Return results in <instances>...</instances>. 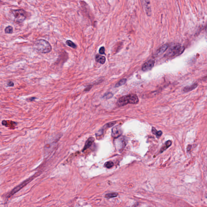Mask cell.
<instances>
[{"label": "cell", "instance_id": "obj_10", "mask_svg": "<svg viewBox=\"0 0 207 207\" xmlns=\"http://www.w3.org/2000/svg\"><path fill=\"white\" fill-rule=\"evenodd\" d=\"M168 47H169V45L168 44H165L162 46L157 51V52L155 53L156 55L157 56L162 54L163 53L166 51Z\"/></svg>", "mask_w": 207, "mask_h": 207}, {"label": "cell", "instance_id": "obj_14", "mask_svg": "<svg viewBox=\"0 0 207 207\" xmlns=\"http://www.w3.org/2000/svg\"><path fill=\"white\" fill-rule=\"evenodd\" d=\"M96 60L99 63L104 64L105 62L106 58L104 56L98 54L96 56Z\"/></svg>", "mask_w": 207, "mask_h": 207}, {"label": "cell", "instance_id": "obj_18", "mask_svg": "<svg viewBox=\"0 0 207 207\" xmlns=\"http://www.w3.org/2000/svg\"><path fill=\"white\" fill-rule=\"evenodd\" d=\"M127 81V80L126 79H122L120 81H118L115 85V87L116 88L120 86L121 85H123V84H124L126 83V82Z\"/></svg>", "mask_w": 207, "mask_h": 207}, {"label": "cell", "instance_id": "obj_16", "mask_svg": "<svg viewBox=\"0 0 207 207\" xmlns=\"http://www.w3.org/2000/svg\"><path fill=\"white\" fill-rule=\"evenodd\" d=\"M152 131L153 134L156 135L157 136H160L162 134V132L161 131H157L155 128H154V127H152Z\"/></svg>", "mask_w": 207, "mask_h": 207}, {"label": "cell", "instance_id": "obj_7", "mask_svg": "<svg viewBox=\"0 0 207 207\" xmlns=\"http://www.w3.org/2000/svg\"><path fill=\"white\" fill-rule=\"evenodd\" d=\"M154 60H150L145 62L142 66V70L144 71H147L151 69L154 66Z\"/></svg>", "mask_w": 207, "mask_h": 207}, {"label": "cell", "instance_id": "obj_2", "mask_svg": "<svg viewBox=\"0 0 207 207\" xmlns=\"http://www.w3.org/2000/svg\"><path fill=\"white\" fill-rule=\"evenodd\" d=\"M138 102L139 99L136 95L131 94L121 97L117 101V104L118 106L121 107L128 104H136Z\"/></svg>", "mask_w": 207, "mask_h": 207}, {"label": "cell", "instance_id": "obj_4", "mask_svg": "<svg viewBox=\"0 0 207 207\" xmlns=\"http://www.w3.org/2000/svg\"><path fill=\"white\" fill-rule=\"evenodd\" d=\"M12 14L13 16L14 21L16 23H22L27 18L26 12L24 10H13L12 11Z\"/></svg>", "mask_w": 207, "mask_h": 207}, {"label": "cell", "instance_id": "obj_19", "mask_svg": "<svg viewBox=\"0 0 207 207\" xmlns=\"http://www.w3.org/2000/svg\"><path fill=\"white\" fill-rule=\"evenodd\" d=\"M5 32L7 34H11L13 32V27L11 26H8L6 27L5 30Z\"/></svg>", "mask_w": 207, "mask_h": 207}, {"label": "cell", "instance_id": "obj_3", "mask_svg": "<svg viewBox=\"0 0 207 207\" xmlns=\"http://www.w3.org/2000/svg\"><path fill=\"white\" fill-rule=\"evenodd\" d=\"M184 51V47L178 43H175L170 46L165 55L169 58L177 56L182 54Z\"/></svg>", "mask_w": 207, "mask_h": 207}, {"label": "cell", "instance_id": "obj_17", "mask_svg": "<svg viewBox=\"0 0 207 207\" xmlns=\"http://www.w3.org/2000/svg\"><path fill=\"white\" fill-rule=\"evenodd\" d=\"M118 195V193H111L107 194L105 195V197L107 198H115Z\"/></svg>", "mask_w": 207, "mask_h": 207}, {"label": "cell", "instance_id": "obj_21", "mask_svg": "<svg viewBox=\"0 0 207 207\" xmlns=\"http://www.w3.org/2000/svg\"><path fill=\"white\" fill-rule=\"evenodd\" d=\"M115 124V122L113 121V122H110L109 123H107V124H106L104 126L105 127H110L112 126H114V125Z\"/></svg>", "mask_w": 207, "mask_h": 207}, {"label": "cell", "instance_id": "obj_12", "mask_svg": "<svg viewBox=\"0 0 207 207\" xmlns=\"http://www.w3.org/2000/svg\"><path fill=\"white\" fill-rule=\"evenodd\" d=\"M198 86V84H194L192 85H190V86H187L184 87L183 89V92H188L190 91H192L193 90H195V88H196Z\"/></svg>", "mask_w": 207, "mask_h": 207}, {"label": "cell", "instance_id": "obj_5", "mask_svg": "<svg viewBox=\"0 0 207 207\" xmlns=\"http://www.w3.org/2000/svg\"><path fill=\"white\" fill-rule=\"evenodd\" d=\"M38 173H39V172L36 173V174H35V175H34L33 176H31V177H30L29 178H28L26 180H25L24 181V182H22L21 184H20L19 185L17 186V187H16L14 189H13L10 192V193L9 194L8 196V198H10L11 196H12L13 195H14L16 193H17L19 190H20L22 188H23V187H24L25 186L27 185V184H28L29 182L32 181L34 178H35L36 176L39 175V174H38Z\"/></svg>", "mask_w": 207, "mask_h": 207}, {"label": "cell", "instance_id": "obj_24", "mask_svg": "<svg viewBox=\"0 0 207 207\" xmlns=\"http://www.w3.org/2000/svg\"><path fill=\"white\" fill-rule=\"evenodd\" d=\"M35 99H36V98H35V97H31V98H28L27 99V100L28 101V102H32V101L35 100Z\"/></svg>", "mask_w": 207, "mask_h": 207}, {"label": "cell", "instance_id": "obj_20", "mask_svg": "<svg viewBox=\"0 0 207 207\" xmlns=\"http://www.w3.org/2000/svg\"><path fill=\"white\" fill-rule=\"evenodd\" d=\"M114 165V163L112 162H108L104 164V166L108 168H110Z\"/></svg>", "mask_w": 207, "mask_h": 207}, {"label": "cell", "instance_id": "obj_13", "mask_svg": "<svg viewBox=\"0 0 207 207\" xmlns=\"http://www.w3.org/2000/svg\"><path fill=\"white\" fill-rule=\"evenodd\" d=\"M172 144V142L171 140H168L167 141L165 142V143L163 144L162 147L161 148L160 151V153H162L163 151L166 150L167 148L171 146V145Z\"/></svg>", "mask_w": 207, "mask_h": 207}, {"label": "cell", "instance_id": "obj_1", "mask_svg": "<svg viewBox=\"0 0 207 207\" xmlns=\"http://www.w3.org/2000/svg\"><path fill=\"white\" fill-rule=\"evenodd\" d=\"M34 49L36 52L42 54H47L51 52L52 46L47 41L44 39L37 40L33 45Z\"/></svg>", "mask_w": 207, "mask_h": 207}, {"label": "cell", "instance_id": "obj_15", "mask_svg": "<svg viewBox=\"0 0 207 207\" xmlns=\"http://www.w3.org/2000/svg\"><path fill=\"white\" fill-rule=\"evenodd\" d=\"M66 43L67 45L71 47H72V48H73V49L77 48V45L75 43H74L72 41H71V40H67L66 41Z\"/></svg>", "mask_w": 207, "mask_h": 207}, {"label": "cell", "instance_id": "obj_26", "mask_svg": "<svg viewBox=\"0 0 207 207\" xmlns=\"http://www.w3.org/2000/svg\"><path fill=\"white\" fill-rule=\"evenodd\" d=\"M191 145H188V146H187V151H190V149H191Z\"/></svg>", "mask_w": 207, "mask_h": 207}, {"label": "cell", "instance_id": "obj_11", "mask_svg": "<svg viewBox=\"0 0 207 207\" xmlns=\"http://www.w3.org/2000/svg\"><path fill=\"white\" fill-rule=\"evenodd\" d=\"M94 138H93V137H90V138H89L88 140H87V141L86 142L84 148H83L82 151L83 152L89 148L91 146L93 143L94 141Z\"/></svg>", "mask_w": 207, "mask_h": 207}, {"label": "cell", "instance_id": "obj_25", "mask_svg": "<svg viewBox=\"0 0 207 207\" xmlns=\"http://www.w3.org/2000/svg\"><path fill=\"white\" fill-rule=\"evenodd\" d=\"M7 85L8 86L13 87L14 86V83H13V82L12 81H10L8 82Z\"/></svg>", "mask_w": 207, "mask_h": 207}, {"label": "cell", "instance_id": "obj_27", "mask_svg": "<svg viewBox=\"0 0 207 207\" xmlns=\"http://www.w3.org/2000/svg\"><path fill=\"white\" fill-rule=\"evenodd\" d=\"M206 30L207 31V26H206Z\"/></svg>", "mask_w": 207, "mask_h": 207}, {"label": "cell", "instance_id": "obj_6", "mask_svg": "<svg viewBox=\"0 0 207 207\" xmlns=\"http://www.w3.org/2000/svg\"><path fill=\"white\" fill-rule=\"evenodd\" d=\"M141 2L146 15L148 16H151V8L150 0H141Z\"/></svg>", "mask_w": 207, "mask_h": 207}, {"label": "cell", "instance_id": "obj_23", "mask_svg": "<svg viewBox=\"0 0 207 207\" xmlns=\"http://www.w3.org/2000/svg\"><path fill=\"white\" fill-rule=\"evenodd\" d=\"M112 96H113V94L111 93H108L104 96V97H105V98H111Z\"/></svg>", "mask_w": 207, "mask_h": 207}, {"label": "cell", "instance_id": "obj_22", "mask_svg": "<svg viewBox=\"0 0 207 207\" xmlns=\"http://www.w3.org/2000/svg\"><path fill=\"white\" fill-rule=\"evenodd\" d=\"M99 53L101 54H105V48H104V47H101L99 49Z\"/></svg>", "mask_w": 207, "mask_h": 207}, {"label": "cell", "instance_id": "obj_8", "mask_svg": "<svg viewBox=\"0 0 207 207\" xmlns=\"http://www.w3.org/2000/svg\"><path fill=\"white\" fill-rule=\"evenodd\" d=\"M122 134V129L119 126H116L112 129V136L114 138H118Z\"/></svg>", "mask_w": 207, "mask_h": 207}, {"label": "cell", "instance_id": "obj_9", "mask_svg": "<svg viewBox=\"0 0 207 207\" xmlns=\"http://www.w3.org/2000/svg\"><path fill=\"white\" fill-rule=\"evenodd\" d=\"M2 124L3 126H5L6 127H9L10 129H13L15 128L17 123L16 122L11 121H5L3 120L2 122Z\"/></svg>", "mask_w": 207, "mask_h": 207}]
</instances>
